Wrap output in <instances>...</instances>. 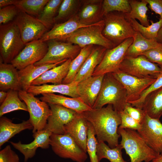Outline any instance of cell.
<instances>
[{
	"label": "cell",
	"mask_w": 162,
	"mask_h": 162,
	"mask_svg": "<svg viewBox=\"0 0 162 162\" xmlns=\"http://www.w3.org/2000/svg\"><path fill=\"white\" fill-rule=\"evenodd\" d=\"M52 112L44 129L56 134H65L64 126L76 116L74 110L60 105L48 103Z\"/></svg>",
	"instance_id": "cell-16"
},
{
	"label": "cell",
	"mask_w": 162,
	"mask_h": 162,
	"mask_svg": "<svg viewBox=\"0 0 162 162\" xmlns=\"http://www.w3.org/2000/svg\"><path fill=\"white\" fill-rule=\"evenodd\" d=\"M103 35L116 46L136 33L124 13L113 11L104 14Z\"/></svg>",
	"instance_id": "cell-4"
},
{
	"label": "cell",
	"mask_w": 162,
	"mask_h": 162,
	"mask_svg": "<svg viewBox=\"0 0 162 162\" xmlns=\"http://www.w3.org/2000/svg\"><path fill=\"white\" fill-rule=\"evenodd\" d=\"M112 73L125 88L128 103L138 100L142 93L156 79L138 78L125 74L119 70Z\"/></svg>",
	"instance_id": "cell-14"
},
{
	"label": "cell",
	"mask_w": 162,
	"mask_h": 162,
	"mask_svg": "<svg viewBox=\"0 0 162 162\" xmlns=\"http://www.w3.org/2000/svg\"><path fill=\"white\" fill-rule=\"evenodd\" d=\"M16 1V0H0V8L9 5H14Z\"/></svg>",
	"instance_id": "cell-48"
},
{
	"label": "cell",
	"mask_w": 162,
	"mask_h": 162,
	"mask_svg": "<svg viewBox=\"0 0 162 162\" xmlns=\"http://www.w3.org/2000/svg\"><path fill=\"white\" fill-rule=\"evenodd\" d=\"M92 125L98 142H106L111 148L118 145L121 137L118 130L121 123L120 112L115 110L112 105L99 109H92L79 113Z\"/></svg>",
	"instance_id": "cell-1"
},
{
	"label": "cell",
	"mask_w": 162,
	"mask_h": 162,
	"mask_svg": "<svg viewBox=\"0 0 162 162\" xmlns=\"http://www.w3.org/2000/svg\"><path fill=\"white\" fill-rule=\"evenodd\" d=\"M81 3L80 0H63L55 18V24L64 22L76 15Z\"/></svg>",
	"instance_id": "cell-34"
},
{
	"label": "cell",
	"mask_w": 162,
	"mask_h": 162,
	"mask_svg": "<svg viewBox=\"0 0 162 162\" xmlns=\"http://www.w3.org/2000/svg\"><path fill=\"white\" fill-rule=\"evenodd\" d=\"M89 26L82 24L76 15L64 22L55 24L52 28L44 34L39 40L42 42L50 40L66 41L77 30Z\"/></svg>",
	"instance_id": "cell-18"
},
{
	"label": "cell",
	"mask_w": 162,
	"mask_h": 162,
	"mask_svg": "<svg viewBox=\"0 0 162 162\" xmlns=\"http://www.w3.org/2000/svg\"><path fill=\"white\" fill-rule=\"evenodd\" d=\"M141 124L137 131L153 150L162 154V123L159 119L151 118L146 113Z\"/></svg>",
	"instance_id": "cell-15"
},
{
	"label": "cell",
	"mask_w": 162,
	"mask_h": 162,
	"mask_svg": "<svg viewBox=\"0 0 162 162\" xmlns=\"http://www.w3.org/2000/svg\"><path fill=\"white\" fill-rule=\"evenodd\" d=\"M150 62L158 65H162V45L150 49L142 53Z\"/></svg>",
	"instance_id": "cell-44"
},
{
	"label": "cell",
	"mask_w": 162,
	"mask_h": 162,
	"mask_svg": "<svg viewBox=\"0 0 162 162\" xmlns=\"http://www.w3.org/2000/svg\"><path fill=\"white\" fill-rule=\"evenodd\" d=\"M0 162H20V159L18 155L8 145L0 151Z\"/></svg>",
	"instance_id": "cell-46"
},
{
	"label": "cell",
	"mask_w": 162,
	"mask_h": 162,
	"mask_svg": "<svg viewBox=\"0 0 162 162\" xmlns=\"http://www.w3.org/2000/svg\"><path fill=\"white\" fill-rule=\"evenodd\" d=\"M149 4V7L162 19V0H145Z\"/></svg>",
	"instance_id": "cell-47"
},
{
	"label": "cell",
	"mask_w": 162,
	"mask_h": 162,
	"mask_svg": "<svg viewBox=\"0 0 162 162\" xmlns=\"http://www.w3.org/2000/svg\"><path fill=\"white\" fill-rule=\"evenodd\" d=\"M95 136L93 127L88 122L87 152L89 155L90 162H100L98 160L97 155L98 142Z\"/></svg>",
	"instance_id": "cell-40"
},
{
	"label": "cell",
	"mask_w": 162,
	"mask_h": 162,
	"mask_svg": "<svg viewBox=\"0 0 162 162\" xmlns=\"http://www.w3.org/2000/svg\"><path fill=\"white\" fill-rule=\"evenodd\" d=\"M33 133L34 140L29 143L22 144L20 141L18 142H10L15 148L23 154L24 162H27L29 159L34 156L38 148L46 149L50 146V137L52 134L51 131L44 129Z\"/></svg>",
	"instance_id": "cell-17"
},
{
	"label": "cell",
	"mask_w": 162,
	"mask_h": 162,
	"mask_svg": "<svg viewBox=\"0 0 162 162\" xmlns=\"http://www.w3.org/2000/svg\"><path fill=\"white\" fill-rule=\"evenodd\" d=\"M33 129V127L29 119L24 121L19 124H15L6 117H0V148L16 134L25 130Z\"/></svg>",
	"instance_id": "cell-28"
},
{
	"label": "cell",
	"mask_w": 162,
	"mask_h": 162,
	"mask_svg": "<svg viewBox=\"0 0 162 162\" xmlns=\"http://www.w3.org/2000/svg\"><path fill=\"white\" fill-rule=\"evenodd\" d=\"M20 10L14 5L5 6L0 9V25L14 21Z\"/></svg>",
	"instance_id": "cell-42"
},
{
	"label": "cell",
	"mask_w": 162,
	"mask_h": 162,
	"mask_svg": "<svg viewBox=\"0 0 162 162\" xmlns=\"http://www.w3.org/2000/svg\"><path fill=\"white\" fill-rule=\"evenodd\" d=\"M64 62L42 65H30L18 70L22 90L27 91L32 82L46 71L57 66Z\"/></svg>",
	"instance_id": "cell-27"
},
{
	"label": "cell",
	"mask_w": 162,
	"mask_h": 162,
	"mask_svg": "<svg viewBox=\"0 0 162 162\" xmlns=\"http://www.w3.org/2000/svg\"><path fill=\"white\" fill-rule=\"evenodd\" d=\"M128 20L136 32H139L144 37L150 40H155L162 26V19L160 18L158 21L156 22L149 20L151 24L148 26H142L135 19Z\"/></svg>",
	"instance_id": "cell-37"
},
{
	"label": "cell",
	"mask_w": 162,
	"mask_h": 162,
	"mask_svg": "<svg viewBox=\"0 0 162 162\" xmlns=\"http://www.w3.org/2000/svg\"><path fill=\"white\" fill-rule=\"evenodd\" d=\"M155 40L158 43L162 45V26L158 33Z\"/></svg>",
	"instance_id": "cell-50"
},
{
	"label": "cell",
	"mask_w": 162,
	"mask_h": 162,
	"mask_svg": "<svg viewBox=\"0 0 162 162\" xmlns=\"http://www.w3.org/2000/svg\"><path fill=\"white\" fill-rule=\"evenodd\" d=\"M62 1L49 0L40 15L37 18L49 30L55 25L54 19L58 14Z\"/></svg>",
	"instance_id": "cell-35"
},
{
	"label": "cell",
	"mask_w": 162,
	"mask_h": 162,
	"mask_svg": "<svg viewBox=\"0 0 162 162\" xmlns=\"http://www.w3.org/2000/svg\"><path fill=\"white\" fill-rule=\"evenodd\" d=\"M46 42L47 52L42 59L34 64L35 65L55 64L70 59L73 60L81 49L79 46L66 41L50 40Z\"/></svg>",
	"instance_id": "cell-10"
},
{
	"label": "cell",
	"mask_w": 162,
	"mask_h": 162,
	"mask_svg": "<svg viewBox=\"0 0 162 162\" xmlns=\"http://www.w3.org/2000/svg\"><path fill=\"white\" fill-rule=\"evenodd\" d=\"M150 162H153L152 161H151Z\"/></svg>",
	"instance_id": "cell-52"
},
{
	"label": "cell",
	"mask_w": 162,
	"mask_h": 162,
	"mask_svg": "<svg viewBox=\"0 0 162 162\" xmlns=\"http://www.w3.org/2000/svg\"><path fill=\"white\" fill-rule=\"evenodd\" d=\"M133 38L132 43L126 52V56L137 57L143 52L157 47L161 44L155 40L148 39L144 37L137 32H136Z\"/></svg>",
	"instance_id": "cell-30"
},
{
	"label": "cell",
	"mask_w": 162,
	"mask_h": 162,
	"mask_svg": "<svg viewBox=\"0 0 162 162\" xmlns=\"http://www.w3.org/2000/svg\"><path fill=\"white\" fill-rule=\"evenodd\" d=\"M65 134L69 135L80 148L87 152L88 122L77 113L76 116L64 126Z\"/></svg>",
	"instance_id": "cell-21"
},
{
	"label": "cell",
	"mask_w": 162,
	"mask_h": 162,
	"mask_svg": "<svg viewBox=\"0 0 162 162\" xmlns=\"http://www.w3.org/2000/svg\"><path fill=\"white\" fill-rule=\"evenodd\" d=\"M78 84L73 81L68 84L31 85L27 91L34 96L46 93H57L72 98H78L79 96L77 91Z\"/></svg>",
	"instance_id": "cell-23"
},
{
	"label": "cell",
	"mask_w": 162,
	"mask_h": 162,
	"mask_svg": "<svg viewBox=\"0 0 162 162\" xmlns=\"http://www.w3.org/2000/svg\"><path fill=\"white\" fill-rule=\"evenodd\" d=\"M121 119V123L118 128L129 129L138 130L141 127V124L132 118L124 111L120 112Z\"/></svg>",
	"instance_id": "cell-43"
},
{
	"label": "cell",
	"mask_w": 162,
	"mask_h": 162,
	"mask_svg": "<svg viewBox=\"0 0 162 162\" xmlns=\"http://www.w3.org/2000/svg\"><path fill=\"white\" fill-rule=\"evenodd\" d=\"M118 133L121 137L120 144L130 157V162H150L159 154L136 130L118 128Z\"/></svg>",
	"instance_id": "cell-2"
},
{
	"label": "cell",
	"mask_w": 162,
	"mask_h": 162,
	"mask_svg": "<svg viewBox=\"0 0 162 162\" xmlns=\"http://www.w3.org/2000/svg\"><path fill=\"white\" fill-rule=\"evenodd\" d=\"M50 145L54 153L59 157L76 162H85L87 157L85 152L69 135L52 134Z\"/></svg>",
	"instance_id": "cell-8"
},
{
	"label": "cell",
	"mask_w": 162,
	"mask_h": 162,
	"mask_svg": "<svg viewBox=\"0 0 162 162\" xmlns=\"http://www.w3.org/2000/svg\"><path fill=\"white\" fill-rule=\"evenodd\" d=\"M0 89L1 91L22 90L18 70L11 63L0 62Z\"/></svg>",
	"instance_id": "cell-26"
},
{
	"label": "cell",
	"mask_w": 162,
	"mask_h": 162,
	"mask_svg": "<svg viewBox=\"0 0 162 162\" xmlns=\"http://www.w3.org/2000/svg\"><path fill=\"white\" fill-rule=\"evenodd\" d=\"M152 161L153 162H162V154H159Z\"/></svg>",
	"instance_id": "cell-51"
},
{
	"label": "cell",
	"mask_w": 162,
	"mask_h": 162,
	"mask_svg": "<svg viewBox=\"0 0 162 162\" xmlns=\"http://www.w3.org/2000/svg\"><path fill=\"white\" fill-rule=\"evenodd\" d=\"M95 46L89 45L81 48L78 55L70 63L68 74L62 84H68L73 81L85 62L91 54Z\"/></svg>",
	"instance_id": "cell-31"
},
{
	"label": "cell",
	"mask_w": 162,
	"mask_h": 162,
	"mask_svg": "<svg viewBox=\"0 0 162 162\" xmlns=\"http://www.w3.org/2000/svg\"><path fill=\"white\" fill-rule=\"evenodd\" d=\"M14 21L19 29L25 45L39 40L49 30L37 18L20 10Z\"/></svg>",
	"instance_id": "cell-12"
},
{
	"label": "cell",
	"mask_w": 162,
	"mask_h": 162,
	"mask_svg": "<svg viewBox=\"0 0 162 162\" xmlns=\"http://www.w3.org/2000/svg\"><path fill=\"white\" fill-rule=\"evenodd\" d=\"M122 149L120 144L115 148H110L105 143L98 142L97 146V155L99 162L101 159L106 158L110 162H127L122 156Z\"/></svg>",
	"instance_id": "cell-36"
},
{
	"label": "cell",
	"mask_w": 162,
	"mask_h": 162,
	"mask_svg": "<svg viewBox=\"0 0 162 162\" xmlns=\"http://www.w3.org/2000/svg\"><path fill=\"white\" fill-rule=\"evenodd\" d=\"M119 70L138 78L152 79H156L161 70L158 64L150 62L142 55L136 57L125 56Z\"/></svg>",
	"instance_id": "cell-9"
},
{
	"label": "cell",
	"mask_w": 162,
	"mask_h": 162,
	"mask_svg": "<svg viewBox=\"0 0 162 162\" xmlns=\"http://www.w3.org/2000/svg\"><path fill=\"white\" fill-rule=\"evenodd\" d=\"M103 20L97 23L80 28L74 32L66 42L79 46L81 48L88 45L103 47L107 49L112 48L115 45L103 35Z\"/></svg>",
	"instance_id": "cell-6"
},
{
	"label": "cell",
	"mask_w": 162,
	"mask_h": 162,
	"mask_svg": "<svg viewBox=\"0 0 162 162\" xmlns=\"http://www.w3.org/2000/svg\"><path fill=\"white\" fill-rule=\"evenodd\" d=\"M48 46L46 42L39 40L26 44L23 48L11 61V64L19 70L34 64L42 59L46 55Z\"/></svg>",
	"instance_id": "cell-13"
},
{
	"label": "cell",
	"mask_w": 162,
	"mask_h": 162,
	"mask_svg": "<svg viewBox=\"0 0 162 162\" xmlns=\"http://www.w3.org/2000/svg\"><path fill=\"white\" fill-rule=\"evenodd\" d=\"M133 41V38H130L112 48L107 49L92 76L105 75L119 70L120 65L125 56L126 52Z\"/></svg>",
	"instance_id": "cell-11"
},
{
	"label": "cell",
	"mask_w": 162,
	"mask_h": 162,
	"mask_svg": "<svg viewBox=\"0 0 162 162\" xmlns=\"http://www.w3.org/2000/svg\"><path fill=\"white\" fill-rule=\"evenodd\" d=\"M104 75L92 76L77 84L79 97L92 108L100 93Z\"/></svg>",
	"instance_id": "cell-19"
},
{
	"label": "cell",
	"mask_w": 162,
	"mask_h": 162,
	"mask_svg": "<svg viewBox=\"0 0 162 162\" xmlns=\"http://www.w3.org/2000/svg\"><path fill=\"white\" fill-rule=\"evenodd\" d=\"M40 99L46 103L57 104L73 110L80 113L92 108L85 104L78 98H68L54 93H46L42 94Z\"/></svg>",
	"instance_id": "cell-22"
},
{
	"label": "cell",
	"mask_w": 162,
	"mask_h": 162,
	"mask_svg": "<svg viewBox=\"0 0 162 162\" xmlns=\"http://www.w3.org/2000/svg\"><path fill=\"white\" fill-rule=\"evenodd\" d=\"M8 94V92L4 91L0 92V103L2 104L5 100Z\"/></svg>",
	"instance_id": "cell-49"
},
{
	"label": "cell",
	"mask_w": 162,
	"mask_h": 162,
	"mask_svg": "<svg viewBox=\"0 0 162 162\" xmlns=\"http://www.w3.org/2000/svg\"><path fill=\"white\" fill-rule=\"evenodd\" d=\"M4 101L0 106V117L4 114L17 110L28 112L27 106L24 102L21 101L19 96L18 91L10 90Z\"/></svg>",
	"instance_id": "cell-33"
},
{
	"label": "cell",
	"mask_w": 162,
	"mask_h": 162,
	"mask_svg": "<svg viewBox=\"0 0 162 162\" xmlns=\"http://www.w3.org/2000/svg\"><path fill=\"white\" fill-rule=\"evenodd\" d=\"M49 0H16L14 5L20 10L38 18Z\"/></svg>",
	"instance_id": "cell-38"
},
{
	"label": "cell",
	"mask_w": 162,
	"mask_h": 162,
	"mask_svg": "<svg viewBox=\"0 0 162 162\" xmlns=\"http://www.w3.org/2000/svg\"><path fill=\"white\" fill-rule=\"evenodd\" d=\"M25 45L14 21L0 25V60L3 63H10Z\"/></svg>",
	"instance_id": "cell-5"
},
{
	"label": "cell",
	"mask_w": 162,
	"mask_h": 162,
	"mask_svg": "<svg viewBox=\"0 0 162 162\" xmlns=\"http://www.w3.org/2000/svg\"><path fill=\"white\" fill-rule=\"evenodd\" d=\"M102 0H82L76 15L80 22L86 26L93 25L103 20Z\"/></svg>",
	"instance_id": "cell-20"
},
{
	"label": "cell",
	"mask_w": 162,
	"mask_h": 162,
	"mask_svg": "<svg viewBox=\"0 0 162 162\" xmlns=\"http://www.w3.org/2000/svg\"><path fill=\"white\" fill-rule=\"evenodd\" d=\"M72 60L68 59L61 64L46 71L33 81L31 85L39 86L48 83L54 84H62L68 74Z\"/></svg>",
	"instance_id": "cell-25"
},
{
	"label": "cell",
	"mask_w": 162,
	"mask_h": 162,
	"mask_svg": "<svg viewBox=\"0 0 162 162\" xmlns=\"http://www.w3.org/2000/svg\"><path fill=\"white\" fill-rule=\"evenodd\" d=\"M123 111L140 124L142 123L146 113L142 109L132 106L128 102Z\"/></svg>",
	"instance_id": "cell-45"
},
{
	"label": "cell",
	"mask_w": 162,
	"mask_h": 162,
	"mask_svg": "<svg viewBox=\"0 0 162 162\" xmlns=\"http://www.w3.org/2000/svg\"><path fill=\"white\" fill-rule=\"evenodd\" d=\"M129 2L131 10L129 13L124 14L126 18L128 20H137L141 24L145 26L150 25L147 14L148 10L147 6L148 4L146 0H129Z\"/></svg>",
	"instance_id": "cell-32"
},
{
	"label": "cell",
	"mask_w": 162,
	"mask_h": 162,
	"mask_svg": "<svg viewBox=\"0 0 162 162\" xmlns=\"http://www.w3.org/2000/svg\"><path fill=\"white\" fill-rule=\"evenodd\" d=\"M18 94L27 106L29 114V119L33 127L32 132L44 130L52 114L49 105L27 91L21 90L18 91Z\"/></svg>",
	"instance_id": "cell-7"
},
{
	"label": "cell",
	"mask_w": 162,
	"mask_h": 162,
	"mask_svg": "<svg viewBox=\"0 0 162 162\" xmlns=\"http://www.w3.org/2000/svg\"><path fill=\"white\" fill-rule=\"evenodd\" d=\"M126 91L123 85L112 73L105 74L101 88L92 109H99L111 104L119 112L123 111L127 103Z\"/></svg>",
	"instance_id": "cell-3"
},
{
	"label": "cell",
	"mask_w": 162,
	"mask_h": 162,
	"mask_svg": "<svg viewBox=\"0 0 162 162\" xmlns=\"http://www.w3.org/2000/svg\"><path fill=\"white\" fill-rule=\"evenodd\" d=\"M142 109L150 117L160 119L162 116V87L146 96Z\"/></svg>",
	"instance_id": "cell-29"
},
{
	"label": "cell",
	"mask_w": 162,
	"mask_h": 162,
	"mask_svg": "<svg viewBox=\"0 0 162 162\" xmlns=\"http://www.w3.org/2000/svg\"><path fill=\"white\" fill-rule=\"evenodd\" d=\"M106 50L103 47L95 46L73 81L78 83L92 76L95 68L101 62Z\"/></svg>",
	"instance_id": "cell-24"
},
{
	"label": "cell",
	"mask_w": 162,
	"mask_h": 162,
	"mask_svg": "<svg viewBox=\"0 0 162 162\" xmlns=\"http://www.w3.org/2000/svg\"><path fill=\"white\" fill-rule=\"evenodd\" d=\"M103 7L104 15L113 11L128 13L131 10L129 0H104Z\"/></svg>",
	"instance_id": "cell-39"
},
{
	"label": "cell",
	"mask_w": 162,
	"mask_h": 162,
	"mask_svg": "<svg viewBox=\"0 0 162 162\" xmlns=\"http://www.w3.org/2000/svg\"><path fill=\"white\" fill-rule=\"evenodd\" d=\"M158 65L161 70L159 75L155 81L142 93L138 100L129 103L132 106L142 109V105L146 96L152 92L162 87V65Z\"/></svg>",
	"instance_id": "cell-41"
}]
</instances>
